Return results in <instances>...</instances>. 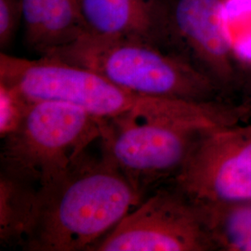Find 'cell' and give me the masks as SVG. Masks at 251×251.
<instances>
[{
    "mask_svg": "<svg viewBox=\"0 0 251 251\" xmlns=\"http://www.w3.org/2000/svg\"><path fill=\"white\" fill-rule=\"evenodd\" d=\"M196 204L214 251H251V200Z\"/></svg>",
    "mask_w": 251,
    "mask_h": 251,
    "instance_id": "obj_11",
    "label": "cell"
},
{
    "mask_svg": "<svg viewBox=\"0 0 251 251\" xmlns=\"http://www.w3.org/2000/svg\"><path fill=\"white\" fill-rule=\"evenodd\" d=\"M206 130L144 115L104 120L99 140L101 157L144 194L149 186L176 176Z\"/></svg>",
    "mask_w": 251,
    "mask_h": 251,
    "instance_id": "obj_5",
    "label": "cell"
},
{
    "mask_svg": "<svg viewBox=\"0 0 251 251\" xmlns=\"http://www.w3.org/2000/svg\"><path fill=\"white\" fill-rule=\"evenodd\" d=\"M170 1L80 0L83 35L142 39L167 49Z\"/></svg>",
    "mask_w": 251,
    "mask_h": 251,
    "instance_id": "obj_9",
    "label": "cell"
},
{
    "mask_svg": "<svg viewBox=\"0 0 251 251\" xmlns=\"http://www.w3.org/2000/svg\"><path fill=\"white\" fill-rule=\"evenodd\" d=\"M43 56L88 68L144 96L205 101L216 100L221 91L184 57L142 39L82 35Z\"/></svg>",
    "mask_w": 251,
    "mask_h": 251,
    "instance_id": "obj_3",
    "label": "cell"
},
{
    "mask_svg": "<svg viewBox=\"0 0 251 251\" xmlns=\"http://www.w3.org/2000/svg\"><path fill=\"white\" fill-rule=\"evenodd\" d=\"M23 0H0V47L8 48L23 25Z\"/></svg>",
    "mask_w": 251,
    "mask_h": 251,
    "instance_id": "obj_14",
    "label": "cell"
},
{
    "mask_svg": "<svg viewBox=\"0 0 251 251\" xmlns=\"http://www.w3.org/2000/svg\"><path fill=\"white\" fill-rule=\"evenodd\" d=\"M173 179L196 203L251 200V124L205 131Z\"/></svg>",
    "mask_w": 251,
    "mask_h": 251,
    "instance_id": "obj_7",
    "label": "cell"
},
{
    "mask_svg": "<svg viewBox=\"0 0 251 251\" xmlns=\"http://www.w3.org/2000/svg\"><path fill=\"white\" fill-rule=\"evenodd\" d=\"M0 81L30 101H55L79 108L102 120L127 115L164 117L205 129L233 122L230 104L212 100L157 98L136 94L90 69L57 58L30 60L0 54Z\"/></svg>",
    "mask_w": 251,
    "mask_h": 251,
    "instance_id": "obj_1",
    "label": "cell"
},
{
    "mask_svg": "<svg viewBox=\"0 0 251 251\" xmlns=\"http://www.w3.org/2000/svg\"><path fill=\"white\" fill-rule=\"evenodd\" d=\"M167 49L196 65L220 90L236 82L225 0H171Z\"/></svg>",
    "mask_w": 251,
    "mask_h": 251,
    "instance_id": "obj_8",
    "label": "cell"
},
{
    "mask_svg": "<svg viewBox=\"0 0 251 251\" xmlns=\"http://www.w3.org/2000/svg\"><path fill=\"white\" fill-rule=\"evenodd\" d=\"M103 121L65 103L31 101L18 128L4 138L2 173L37 191L50 187L87 157Z\"/></svg>",
    "mask_w": 251,
    "mask_h": 251,
    "instance_id": "obj_4",
    "label": "cell"
},
{
    "mask_svg": "<svg viewBox=\"0 0 251 251\" xmlns=\"http://www.w3.org/2000/svg\"><path fill=\"white\" fill-rule=\"evenodd\" d=\"M31 101L18 90L0 82V135L4 139L23 122Z\"/></svg>",
    "mask_w": 251,
    "mask_h": 251,
    "instance_id": "obj_13",
    "label": "cell"
},
{
    "mask_svg": "<svg viewBox=\"0 0 251 251\" xmlns=\"http://www.w3.org/2000/svg\"><path fill=\"white\" fill-rule=\"evenodd\" d=\"M91 251H207L214 247L198 205L179 190H157Z\"/></svg>",
    "mask_w": 251,
    "mask_h": 251,
    "instance_id": "obj_6",
    "label": "cell"
},
{
    "mask_svg": "<svg viewBox=\"0 0 251 251\" xmlns=\"http://www.w3.org/2000/svg\"><path fill=\"white\" fill-rule=\"evenodd\" d=\"M86 157L66 177L36 191L25 250L91 251L138 206L144 194L114 166Z\"/></svg>",
    "mask_w": 251,
    "mask_h": 251,
    "instance_id": "obj_2",
    "label": "cell"
},
{
    "mask_svg": "<svg viewBox=\"0 0 251 251\" xmlns=\"http://www.w3.org/2000/svg\"><path fill=\"white\" fill-rule=\"evenodd\" d=\"M25 42L41 56L84 34L80 0H23Z\"/></svg>",
    "mask_w": 251,
    "mask_h": 251,
    "instance_id": "obj_10",
    "label": "cell"
},
{
    "mask_svg": "<svg viewBox=\"0 0 251 251\" xmlns=\"http://www.w3.org/2000/svg\"><path fill=\"white\" fill-rule=\"evenodd\" d=\"M36 189L2 173L0 179V239L25 249L31 233Z\"/></svg>",
    "mask_w": 251,
    "mask_h": 251,
    "instance_id": "obj_12",
    "label": "cell"
}]
</instances>
